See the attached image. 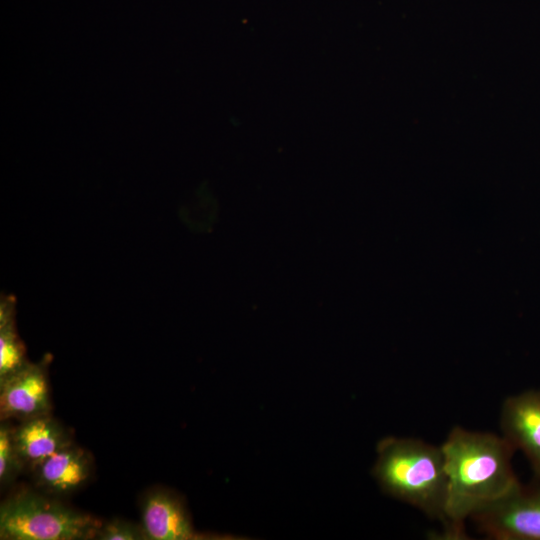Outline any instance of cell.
Returning a JSON list of instances; mask_svg holds the SVG:
<instances>
[{
  "mask_svg": "<svg viewBox=\"0 0 540 540\" xmlns=\"http://www.w3.org/2000/svg\"><path fill=\"white\" fill-rule=\"evenodd\" d=\"M500 425L503 437L528 459L540 478V390H526L505 399Z\"/></svg>",
  "mask_w": 540,
  "mask_h": 540,
  "instance_id": "7",
  "label": "cell"
},
{
  "mask_svg": "<svg viewBox=\"0 0 540 540\" xmlns=\"http://www.w3.org/2000/svg\"><path fill=\"white\" fill-rule=\"evenodd\" d=\"M372 473L385 494L444 522L448 479L441 446L415 438H383Z\"/></svg>",
  "mask_w": 540,
  "mask_h": 540,
  "instance_id": "2",
  "label": "cell"
},
{
  "mask_svg": "<svg viewBox=\"0 0 540 540\" xmlns=\"http://www.w3.org/2000/svg\"><path fill=\"white\" fill-rule=\"evenodd\" d=\"M479 532L493 540H540V478L521 483L508 495L471 518Z\"/></svg>",
  "mask_w": 540,
  "mask_h": 540,
  "instance_id": "4",
  "label": "cell"
},
{
  "mask_svg": "<svg viewBox=\"0 0 540 540\" xmlns=\"http://www.w3.org/2000/svg\"><path fill=\"white\" fill-rule=\"evenodd\" d=\"M448 479L443 539H465V521L519 484L513 446L502 436L454 427L441 445Z\"/></svg>",
  "mask_w": 540,
  "mask_h": 540,
  "instance_id": "1",
  "label": "cell"
},
{
  "mask_svg": "<svg viewBox=\"0 0 540 540\" xmlns=\"http://www.w3.org/2000/svg\"><path fill=\"white\" fill-rule=\"evenodd\" d=\"M91 455L72 443L42 462L32 473L35 486L48 495L67 496L82 488L92 474Z\"/></svg>",
  "mask_w": 540,
  "mask_h": 540,
  "instance_id": "8",
  "label": "cell"
},
{
  "mask_svg": "<svg viewBox=\"0 0 540 540\" xmlns=\"http://www.w3.org/2000/svg\"><path fill=\"white\" fill-rule=\"evenodd\" d=\"M95 539L98 540H147L146 533L140 524L124 519L114 518L102 522Z\"/></svg>",
  "mask_w": 540,
  "mask_h": 540,
  "instance_id": "12",
  "label": "cell"
},
{
  "mask_svg": "<svg viewBox=\"0 0 540 540\" xmlns=\"http://www.w3.org/2000/svg\"><path fill=\"white\" fill-rule=\"evenodd\" d=\"M141 518L147 540L227 539L197 532L180 496L165 488L144 495Z\"/></svg>",
  "mask_w": 540,
  "mask_h": 540,
  "instance_id": "6",
  "label": "cell"
},
{
  "mask_svg": "<svg viewBox=\"0 0 540 540\" xmlns=\"http://www.w3.org/2000/svg\"><path fill=\"white\" fill-rule=\"evenodd\" d=\"M24 470L14 446L12 427L6 422L0 425V484L2 488L11 485Z\"/></svg>",
  "mask_w": 540,
  "mask_h": 540,
  "instance_id": "11",
  "label": "cell"
},
{
  "mask_svg": "<svg viewBox=\"0 0 540 540\" xmlns=\"http://www.w3.org/2000/svg\"><path fill=\"white\" fill-rule=\"evenodd\" d=\"M44 494L22 488L1 503L0 539H95L103 521Z\"/></svg>",
  "mask_w": 540,
  "mask_h": 540,
  "instance_id": "3",
  "label": "cell"
},
{
  "mask_svg": "<svg viewBox=\"0 0 540 540\" xmlns=\"http://www.w3.org/2000/svg\"><path fill=\"white\" fill-rule=\"evenodd\" d=\"M12 438L24 470L30 472L73 443L70 432L51 414L21 421L12 428Z\"/></svg>",
  "mask_w": 540,
  "mask_h": 540,
  "instance_id": "9",
  "label": "cell"
},
{
  "mask_svg": "<svg viewBox=\"0 0 540 540\" xmlns=\"http://www.w3.org/2000/svg\"><path fill=\"white\" fill-rule=\"evenodd\" d=\"M52 403L47 377V359L28 362L0 381L1 419L25 421L51 414Z\"/></svg>",
  "mask_w": 540,
  "mask_h": 540,
  "instance_id": "5",
  "label": "cell"
},
{
  "mask_svg": "<svg viewBox=\"0 0 540 540\" xmlns=\"http://www.w3.org/2000/svg\"><path fill=\"white\" fill-rule=\"evenodd\" d=\"M28 362L26 348L16 330L15 317L0 322V381Z\"/></svg>",
  "mask_w": 540,
  "mask_h": 540,
  "instance_id": "10",
  "label": "cell"
}]
</instances>
